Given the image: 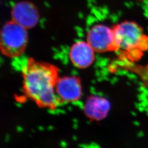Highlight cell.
<instances>
[{"label": "cell", "mask_w": 148, "mask_h": 148, "mask_svg": "<svg viewBox=\"0 0 148 148\" xmlns=\"http://www.w3.org/2000/svg\"><path fill=\"white\" fill-rule=\"evenodd\" d=\"M56 92L60 101L73 103L79 101L82 94L81 81L75 76L59 77L56 85Z\"/></svg>", "instance_id": "cell-5"}, {"label": "cell", "mask_w": 148, "mask_h": 148, "mask_svg": "<svg viewBox=\"0 0 148 148\" xmlns=\"http://www.w3.org/2000/svg\"><path fill=\"white\" fill-rule=\"evenodd\" d=\"M120 59L134 63L148 51V35L137 23L126 21L112 27Z\"/></svg>", "instance_id": "cell-2"}, {"label": "cell", "mask_w": 148, "mask_h": 148, "mask_svg": "<svg viewBox=\"0 0 148 148\" xmlns=\"http://www.w3.org/2000/svg\"><path fill=\"white\" fill-rule=\"evenodd\" d=\"M95 51L87 42L78 41L71 46L69 51L70 61L76 68L85 69L93 63Z\"/></svg>", "instance_id": "cell-7"}, {"label": "cell", "mask_w": 148, "mask_h": 148, "mask_svg": "<svg viewBox=\"0 0 148 148\" xmlns=\"http://www.w3.org/2000/svg\"><path fill=\"white\" fill-rule=\"evenodd\" d=\"M139 1H148V0H139Z\"/></svg>", "instance_id": "cell-10"}, {"label": "cell", "mask_w": 148, "mask_h": 148, "mask_svg": "<svg viewBox=\"0 0 148 148\" xmlns=\"http://www.w3.org/2000/svg\"><path fill=\"white\" fill-rule=\"evenodd\" d=\"M87 42L98 53L117 52L113 29L105 25L92 27L87 33Z\"/></svg>", "instance_id": "cell-4"}, {"label": "cell", "mask_w": 148, "mask_h": 148, "mask_svg": "<svg viewBox=\"0 0 148 148\" xmlns=\"http://www.w3.org/2000/svg\"><path fill=\"white\" fill-rule=\"evenodd\" d=\"M28 42L27 29L13 21H8L1 32V53L9 58L19 57L24 52Z\"/></svg>", "instance_id": "cell-3"}, {"label": "cell", "mask_w": 148, "mask_h": 148, "mask_svg": "<svg viewBox=\"0 0 148 148\" xmlns=\"http://www.w3.org/2000/svg\"><path fill=\"white\" fill-rule=\"evenodd\" d=\"M110 103L99 96H92L85 103L84 110L86 115L95 121L104 119L110 110Z\"/></svg>", "instance_id": "cell-8"}, {"label": "cell", "mask_w": 148, "mask_h": 148, "mask_svg": "<svg viewBox=\"0 0 148 148\" xmlns=\"http://www.w3.org/2000/svg\"><path fill=\"white\" fill-rule=\"evenodd\" d=\"M128 64L126 65L125 68H128L133 73H136L143 84L148 87V64L145 65H135L134 63H128Z\"/></svg>", "instance_id": "cell-9"}, {"label": "cell", "mask_w": 148, "mask_h": 148, "mask_svg": "<svg viewBox=\"0 0 148 148\" xmlns=\"http://www.w3.org/2000/svg\"><path fill=\"white\" fill-rule=\"evenodd\" d=\"M11 15L12 21L27 29L35 27L39 21L36 7L32 2L27 1L16 3L12 10Z\"/></svg>", "instance_id": "cell-6"}, {"label": "cell", "mask_w": 148, "mask_h": 148, "mask_svg": "<svg viewBox=\"0 0 148 148\" xmlns=\"http://www.w3.org/2000/svg\"><path fill=\"white\" fill-rule=\"evenodd\" d=\"M58 74V68L52 64L27 59L23 69L24 94L41 108L56 109L60 102L56 92Z\"/></svg>", "instance_id": "cell-1"}]
</instances>
